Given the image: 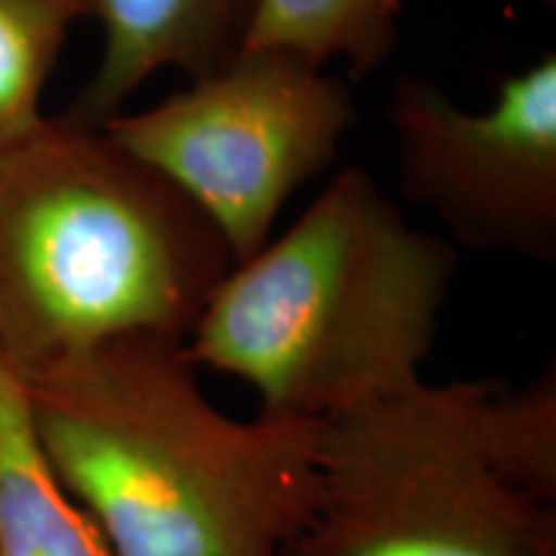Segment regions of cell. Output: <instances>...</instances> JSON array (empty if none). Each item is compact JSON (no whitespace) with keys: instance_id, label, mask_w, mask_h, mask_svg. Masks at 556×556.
<instances>
[{"instance_id":"6da1fadb","label":"cell","mask_w":556,"mask_h":556,"mask_svg":"<svg viewBox=\"0 0 556 556\" xmlns=\"http://www.w3.org/2000/svg\"><path fill=\"white\" fill-rule=\"evenodd\" d=\"M54 471L111 556H283L323 495V422L214 407L184 340L21 374Z\"/></svg>"},{"instance_id":"8fae6325","label":"cell","mask_w":556,"mask_h":556,"mask_svg":"<svg viewBox=\"0 0 556 556\" xmlns=\"http://www.w3.org/2000/svg\"><path fill=\"white\" fill-rule=\"evenodd\" d=\"M73 3L83 5V9H86V13H88V16H90V0H73Z\"/></svg>"},{"instance_id":"277c9868","label":"cell","mask_w":556,"mask_h":556,"mask_svg":"<svg viewBox=\"0 0 556 556\" xmlns=\"http://www.w3.org/2000/svg\"><path fill=\"white\" fill-rule=\"evenodd\" d=\"M283 556H556L554 366L325 420L323 495Z\"/></svg>"},{"instance_id":"5b68a950","label":"cell","mask_w":556,"mask_h":556,"mask_svg":"<svg viewBox=\"0 0 556 556\" xmlns=\"http://www.w3.org/2000/svg\"><path fill=\"white\" fill-rule=\"evenodd\" d=\"M351 124V90L315 62L240 50L184 93L99 129L191 199L242 263L266 245L291 193L328 168Z\"/></svg>"},{"instance_id":"9c48e42d","label":"cell","mask_w":556,"mask_h":556,"mask_svg":"<svg viewBox=\"0 0 556 556\" xmlns=\"http://www.w3.org/2000/svg\"><path fill=\"white\" fill-rule=\"evenodd\" d=\"M402 0H255L242 50H281L325 67L340 58L356 78L389 58Z\"/></svg>"},{"instance_id":"3957f363","label":"cell","mask_w":556,"mask_h":556,"mask_svg":"<svg viewBox=\"0 0 556 556\" xmlns=\"http://www.w3.org/2000/svg\"><path fill=\"white\" fill-rule=\"evenodd\" d=\"M232 266L206 214L99 127L41 119L0 148V345L21 374L122 338L186 343Z\"/></svg>"},{"instance_id":"7a4b0ae2","label":"cell","mask_w":556,"mask_h":556,"mask_svg":"<svg viewBox=\"0 0 556 556\" xmlns=\"http://www.w3.org/2000/svg\"><path fill=\"white\" fill-rule=\"evenodd\" d=\"M454 276V248L348 168L227 270L186 353L253 389L261 415L332 420L420 384Z\"/></svg>"},{"instance_id":"ba28073f","label":"cell","mask_w":556,"mask_h":556,"mask_svg":"<svg viewBox=\"0 0 556 556\" xmlns=\"http://www.w3.org/2000/svg\"><path fill=\"white\" fill-rule=\"evenodd\" d=\"M0 556H111L54 471L16 364L0 345Z\"/></svg>"},{"instance_id":"8992f818","label":"cell","mask_w":556,"mask_h":556,"mask_svg":"<svg viewBox=\"0 0 556 556\" xmlns=\"http://www.w3.org/2000/svg\"><path fill=\"white\" fill-rule=\"evenodd\" d=\"M400 189L462 245L556 258V54L500 80L486 111L400 75L387 109Z\"/></svg>"},{"instance_id":"52a82bcc","label":"cell","mask_w":556,"mask_h":556,"mask_svg":"<svg viewBox=\"0 0 556 556\" xmlns=\"http://www.w3.org/2000/svg\"><path fill=\"white\" fill-rule=\"evenodd\" d=\"M255 0H90L103 52L70 119L101 127L157 70L191 80L217 73L245 45Z\"/></svg>"},{"instance_id":"30bf717a","label":"cell","mask_w":556,"mask_h":556,"mask_svg":"<svg viewBox=\"0 0 556 556\" xmlns=\"http://www.w3.org/2000/svg\"><path fill=\"white\" fill-rule=\"evenodd\" d=\"M73 0H0V148L45 119L39 99L73 21Z\"/></svg>"}]
</instances>
